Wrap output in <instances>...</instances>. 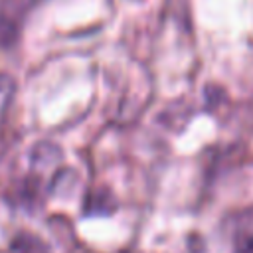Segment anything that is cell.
I'll return each instance as SVG.
<instances>
[{"instance_id":"1","label":"cell","mask_w":253,"mask_h":253,"mask_svg":"<svg viewBox=\"0 0 253 253\" xmlns=\"http://www.w3.org/2000/svg\"><path fill=\"white\" fill-rule=\"evenodd\" d=\"M12 93H14V81H12V77L0 73V119H2L6 107H8L10 99H12Z\"/></svg>"}]
</instances>
